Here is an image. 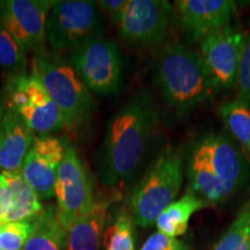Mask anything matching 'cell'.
<instances>
[{
	"instance_id": "f1b7e54d",
	"label": "cell",
	"mask_w": 250,
	"mask_h": 250,
	"mask_svg": "<svg viewBox=\"0 0 250 250\" xmlns=\"http://www.w3.org/2000/svg\"><path fill=\"white\" fill-rule=\"evenodd\" d=\"M11 208V195L0 175V227L4 225L5 218Z\"/></svg>"
},
{
	"instance_id": "ac0fdd59",
	"label": "cell",
	"mask_w": 250,
	"mask_h": 250,
	"mask_svg": "<svg viewBox=\"0 0 250 250\" xmlns=\"http://www.w3.org/2000/svg\"><path fill=\"white\" fill-rule=\"evenodd\" d=\"M0 175L11 195V208L4 225L13 221H33L43 210L39 195L20 173L1 171Z\"/></svg>"
},
{
	"instance_id": "3957f363",
	"label": "cell",
	"mask_w": 250,
	"mask_h": 250,
	"mask_svg": "<svg viewBox=\"0 0 250 250\" xmlns=\"http://www.w3.org/2000/svg\"><path fill=\"white\" fill-rule=\"evenodd\" d=\"M183 186L182 151L177 146L161 149L132 188L129 211L132 223L151 227L165 208L175 202Z\"/></svg>"
},
{
	"instance_id": "5bb4252c",
	"label": "cell",
	"mask_w": 250,
	"mask_h": 250,
	"mask_svg": "<svg viewBox=\"0 0 250 250\" xmlns=\"http://www.w3.org/2000/svg\"><path fill=\"white\" fill-rule=\"evenodd\" d=\"M175 8L182 29L199 43L211 31L230 24L237 6L232 0H177Z\"/></svg>"
},
{
	"instance_id": "d6986e66",
	"label": "cell",
	"mask_w": 250,
	"mask_h": 250,
	"mask_svg": "<svg viewBox=\"0 0 250 250\" xmlns=\"http://www.w3.org/2000/svg\"><path fill=\"white\" fill-rule=\"evenodd\" d=\"M67 234L58 219L57 206L48 205L33 220V232L23 250H67Z\"/></svg>"
},
{
	"instance_id": "6da1fadb",
	"label": "cell",
	"mask_w": 250,
	"mask_h": 250,
	"mask_svg": "<svg viewBox=\"0 0 250 250\" xmlns=\"http://www.w3.org/2000/svg\"><path fill=\"white\" fill-rule=\"evenodd\" d=\"M159 109L147 90H138L109 120L94 164L99 182L120 192L133 182L158 136Z\"/></svg>"
},
{
	"instance_id": "7c38bea8",
	"label": "cell",
	"mask_w": 250,
	"mask_h": 250,
	"mask_svg": "<svg viewBox=\"0 0 250 250\" xmlns=\"http://www.w3.org/2000/svg\"><path fill=\"white\" fill-rule=\"evenodd\" d=\"M54 0H0V22L24 54L45 48L46 19Z\"/></svg>"
},
{
	"instance_id": "277c9868",
	"label": "cell",
	"mask_w": 250,
	"mask_h": 250,
	"mask_svg": "<svg viewBox=\"0 0 250 250\" xmlns=\"http://www.w3.org/2000/svg\"><path fill=\"white\" fill-rule=\"evenodd\" d=\"M31 70L58 107L64 127L76 130L88 122L95 102L67 59L44 48L33 54Z\"/></svg>"
},
{
	"instance_id": "f546056e",
	"label": "cell",
	"mask_w": 250,
	"mask_h": 250,
	"mask_svg": "<svg viewBox=\"0 0 250 250\" xmlns=\"http://www.w3.org/2000/svg\"><path fill=\"white\" fill-rule=\"evenodd\" d=\"M5 109H6V94H5V89L2 88L0 90V123H1L2 116H4Z\"/></svg>"
},
{
	"instance_id": "ba28073f",
	"label": "cell",
	"mask_w": 250,
	"mask_h": 250,
	"mask_svg": "<svg viewBox=\"0 0 250 250\" xmlns=\"http://www.w3.org/2000/svg\"><path fill=\"white\" fill-rule=\"evenodd\" d=\"M55 196L58 219L66 230L95 201L92 174L71 144L67 145L59 166Z\"/></svg>"
},
{
	"instance_id": "30bf717a",
	"label": "cell",
	"mask_w": 250,
	"mask_h": 250,
	"mask_svg": "<svg viewBox=\"0 0 250 250\" xmlns=\"http://www.w3.org/2000/svg\"><path fill=\"white\" fill-rule=\"evenodd\" d=\"M191 148L202 156L230 197L249 181L250 162L229 137L214 132L204 134L196 140Z\"/></svg>"
},
{
	"instance_id": "9c48e42d",
	"label": "cell",
	"mask_w": 250,
	"mask_h": 250,
	"mask_svg": "<svg viewBox=\"0 0 250 250\" xmlns=\"http://www.w3.org/2000/svg\"><path fill=\"white\" fill-rule=\"evenodd\" d=\"M245 34L232 24L208 34L199 42V55L210 77L213 92L235 87Z\"/></svg>"
},
{
	"instance_id": "cb8c5ba5",
	"label": "cell",
	"mask_w": 250,
	"mask_h": 250,
	"mask_svg": "<svg viewBox=\"0 0 250 250\" xmlns=\"http://www.w3.org/2000/svg\"><path fill=\"white\" fill-rule=\"evenodd\" d=\"M105 250H136L134 249L133 223L126 211H121L103 235Z\"/></svg>"
},
{
	"instance_id": "9a60e30c",
	"label": "cell",
	"mask_w": 250,
	"mask_h": 250,
	"mask_svg": "<svg viewBox=\"0 0 250 250\" xmlns=\"http://www.w3.org/2000/svg\"><path fill=\"white\" fill-rule=\"evenodd\" d=\"M34 138L35 133L29 125L17 108L6 100V109L0 123V169L20 173Z\"/></svg>"
},
{
	"instance_id": "2e32d148",
	"label": "cell",
	"mask_w": 250,
	"mask_h": 250,
	"mask_svg": "<svg viewBox=\"0 0 250 250\" xmlns=\"http://www.w3.org/2000/svg\"><path fill=\"white\" fill-rule=\"evenodd\" d=\"M115 197H99L72 225L67 234V250H100L109 206Z\"/></svg>"
},
{
	"instance_id": "52a82bcc",
	"label": "cell",
	"mask_w": 250,
	"mask_h": 250,
	"mask_svg": "<svg viewBox=\"0 0 250 250\" xmlns=\"http://www.w3.org/2000/svg\"><path fill=\"white\" fill-rule=\"evenodd\" d=\"M68 62L90 92L96 95L115 94L122 81L123 62L117 44L98 39L68 55Z\"/></svg>"
},
{
	"instance_id": "4dcf8cb0",
	"label": "cell",
	"mask_w": 250,
	"mask_h": 250,
	"mask_svg": "<svg viewBox=\"0 0 250 250\" xmlns=\"http://www.w3.org/2000/svg\"><path fill=\"white\" fill-rule=\"evenodd\" d=\"M0 250H1V249H0Z\"/></svg>"
},
{
	"instance_id": "ffe728a7",
	"label": "cell",
	"mask_w": 250,
	"mask_h": 250,
	"mask_svg": "<svg viewBox=\"0 0 250 250\" xmlns=\"http://www.w3.org/2000/svg\"><path fill=\"white\" fill-rule=\"evenodd\" d=\"M205 208H208L205 203L187 191L161 212L155 221L158 230L171 237L182 236L187 233L192 214Z\"/></svg>"
},
{
	"instance_id": "8992f818",
	"label": "cell",
	"mask_w": 250,
	"mask_h": 250,
	"mask_svg": "<svg viewBox=\"0 0 250 250\" xmlns=\"http://www.w3.org/2000/svg\"><path fill=\"white\" fill-rule=\"evenodd\" d=\"M4 89L7 102L17 108L37 136L51 134L64 127L61 111L33 70L7 78Z\"/></svg>"
},
{
	"instance_id": "484cf974",
	"label": "cell",
	"mask_w": 250,
	"mask_h": 250,
	"mask_svg": "<svg viewBox=\"0 0 250 250\" xmlns=\"http://www.w3.org/2000/svg\"><path fill=\"white\" fill-rule=\"evenodd\" d=\"M236 100L250 107V33L245 35L236 74Z\"/></svg>"
},
{
	"instance_id": "e0dca14e",
	"label": "cell",
	"mask_w": 250,
	"mask_h": 250,
	"mask_svg": "<svg viewBox=\"0 0 250 250\" xmlns=\"http://www.w3.org/2000/svg\"><path fill=\"white\" fill-rule=\"evenodd\" d=\"M186 173L188 191L205 203L208 208L218 206L232 198L225 187L206 166L195 149H190L187 156Z\"/></svg>"
},
{
	"instance_id": "83f0119b",
	"label": "cell",
	"mask_w": 250,
	"mask_h": 250,
	"mask_svg": "<svg viewBox=\"0 0 250 250\" xmlns=\"http://www.w3.org/2000/svg\"><path fill=\"white\" fill-rule=\"evenodd\" d=\"M96 2L101 8L102 13L110 19L112 24L117 26L118 21L126 7L127 0H101V1Z\"/></svg>"
},
{
	"instance_id": "7402d4cb",
	"label": "cell",
	"mask_w": 250,
	"mask_h": 250,
	"mask_svg": "<svg viewBox=\"0 0 250 250\" xmlns=\"http://www.w3.org/2000/svg\"><path fill=\"white\" fill-rule=\"evenodd\" d=\"M212 250H250V198Z\"/></svg>"
},
{
	"instance_id": "4fadbf2b",
	"label": "cell",
	"mask_w": 250,
	"mask_h": 250,
	"mask_svg": "<svg viewBox=\"0 0 250 250\" xmlns=\"http://www.w3.org/2000/svg\"><path fill=\"white\" fill-rule=\"evenodd\" d=\"M67 145L66 140L52 134L34 138L20 174L40 198L55 196L58 169Z\"/></svg>"
},
{
	"instance_id": "44dd1931",
	"label": "cell",
	"mask_w": 250,
	"mask_h": 250,
	"mask_svg": "<svg viewBox=\"0 0 250 250\" xmlns=\"http://www.w3.org/2000/svg\"><path fill=\"white\" fill-rule=\"evenodd\" d=\"M219 115L225 126L240 144L247 154L250 155V107L239 100L224 103L219 109Z\"/></svg>"
},
{
	"instance_id": "4316f807",
	"label": "cell",
	"mask_w": 250,
	"mask_h": 250,
	"mask_svg": "<svg viewBox=\"0 0 250 250\" xmlns=\"http://www.w3.org/2000/svg\"><path fill=\"white\" fill-rule=\"evenodd\" d=\"M189 248L190 246L186 241L168 236L158 230L146 240L139 250H189Z\"/></svg>"
},
{
	"instance_id": "7a4b0ae2",
	"label": "cell",
	"mask_w": 250,
	"mask_h": 250,
	"mask_svg": "<svg viewBox=\"0 0 250 250\" xmlns=\"http://www.w3.org/2000/svg\"><path fill=\"white\" fill-rule=\"evenodd\" d=\"M154 79L165 103L177 116L195 110L213 93L199 52L180 42L162 46L155 59Z\"/></svg>"
},
{
	"instance_id": "d4e9b609",
	"label": "cell",
	"mask_w": 250,
	"mask_h": 250,
	"mask_svg": "<svg viewBox=\"0 0 250 250\" xmlns=\"http://www.w3.org/2000/svg\"><path fill=\"white\" fill-rule=\"evenodd\" d=\"M33 232V221H13L0 227V249L21 250Z\"/></svg>"
},
{
	"instance_id": "8fae6325",
	"label": "cell",
	"mask_w": 250,
	"mask_h": 250,
	"mask_svg": "<svg viewBox=\"0 0 250 250\" xmlns=\"http://www.w3.org/2000/svg\"><path fill=\"white\" fill-rule=\"evenodd\" d=\"M173 6L165 0H127L117 23L118 35L127 44L149 46L166 37Z\"/></svg>"
},
{
	"instance_id": "603a6c76",
	"label": "cell",
	"mask_w": 250,
	"mask_h": 250,
	"mask_svg": "<svg viewBox=\"0 0 250 250\" xmlns=\"http://www.w3.org/2000/svg\"><path fill=\"white\" fill-rule=\"evenodd\" d=\"M0 68L7 74V78L17 77L27 72L26 54L1 22H0Z\"/></svg>"
},
{
	"instance_id": "5b68a950",
	"label": "cell",
	"mask_w": 250,
	"mask_h": 250,
	"mask_svg": "<svg viewBox=\"0 0 250 250\" xmlns=\"http://www.w3.org/2000/svg\"><path fill=\"white\" fill-rule=\"evenodd\" d=\"M104 14L90 0L56 1L46 19V40L52 52L72 54L87 43L101 39Z\"/></svg>"
}]
</instances>
